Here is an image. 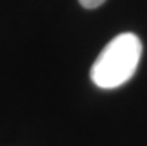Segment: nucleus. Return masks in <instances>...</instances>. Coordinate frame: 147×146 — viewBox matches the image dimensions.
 Masks as SVG:
<instances>
[{"label": "nucleus", "mask_w": 147, "mask_h": 146, "mask_svg": "<svg viewBox=\"0 0 147 146\" xmlns=\"http://www.w3.org/2000/svg\"><path fill=\"white\" fill-rule=\"evenodd\" d=\"M79 2L83 7H86V9H95V7L101 6L106 0H79Z\"/></svg>", "instance_id": "nucleus-2"}, {"label": "nucleus", "mask_w": 147, "mask_h": 146, "mask_svg": "<svg viewBox=\"0 0 147 146\" xmlns=\"http://www.w3.org/2000/svg\"><path fill=\"white\" fill-rule=\"evenodd\" d=\"M143 45L134 33H122L110 40L91 67V79L100 88L111 90L134 76L141 58Z\"/></svg>", "instance_id": "nucleus-1"}]
</instances>
